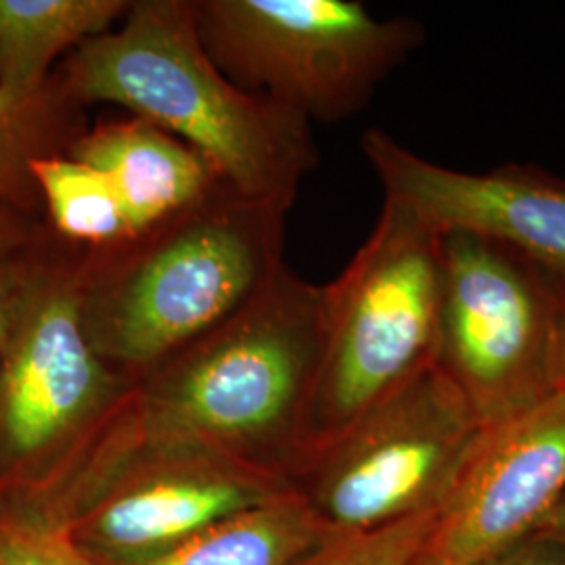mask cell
Returning <instances> with one entry per match:
<instances>
[{
  "label": "cell",
  "mask_w": 565,
  "mask_h": 565,
  "mask_svg": "<svg viewBox=\"0 0 565 565\" xmlns=\"http://www.w3.org/2000/svg\"><path fill=\"white\" fill-rule=\"evenodd\" d=\"M565 279L501 243L443 233L436 366L480 425L543 403Z\"/></svg>",
  "instance_id": "obj_8"
},
{
  "label": "cell",
  "mask_w": 565,
  "mask_h": 565,
  "mask_svg": "<svg viewBox=\"0 0 565 565\" xmlns=\"http://www.w3.org/2000/svg\"><path fill=\"white\" fill-rule=\"evenodd\" d=\"M471 406L427 366L289 473L321 536H348L436 513L476 438Z\"/></svg>",
  "instance_id": "obj_7"
},
{
  "label": "cell",
  "mask_w": 565,
  "mask_h": 565,
  "mask_svg": "<svg viewBox=\"0 0 565 565\" xmlns=\"http://www.w3.org/2000/svg\"><path fill=\"white\" fill-rule=\"evenodd\" d=\"M361 149L385 200L403 203L438 233L501 243L565 279V179L525 163L490 172L452 170L380 128L364 132Z\"/></svg>",
  "instance_id": "obj_11"
},
{
  "label": "cell",
  "mask_w": 565,
  "mask_h": 565,
  "mask_svg": "<svg viewBox=\"0 0 565 565\" xmlns=\"http://www.w3.org/2000/svg\"><path fill=\"white\" fill-rule=\"evenodd\" d=\"M553 390L565 392V291L555 331V352H553Z\"/></svg>",
  "instance_id": "obj_22"
},
{
  "label": "cell",
  "mask_w": 565,
  "mask_h": 565,
  "mask_svg": "<svg viewBox=\"0 0 565 565\" xmlns=\"http://www.w3.org/2000/svg\"><path fill=\"white\" fill-rule=\"evenodd\" d=\"M28 247L23 252H18V254L0 256V343H2V338H4L9 317H11V310H13V302H15L18 289H20Z\"/></svg>",
  "instance_id": "obj_21"
},
{
  "label": "cell",
  "mask_w": 565,
  "mask_h": 565,
  "mask_svg": "<svg viewBox=\"0 0 565 565\" xmlns=\"http://www.w3.org/2000/svg\"><path fill=\"white\" fill-rule=\"evenodd\" d=\"M82 258L49 228L25 252L0 343V494L57 490L137 398L86 333Z\"/></svg>",
  "instance_id": "obj_4"
},
{
  "label": "cell",
  "mask_w": 565,
  "mask_h": 565,
  "mask_svg": "<svg viewBox=\"0 0 565 565\" xmlns=\"http://www.w3.org/2000/svg\"><path fill=\"white\" fill-rule=\"evenodd\" d=\"M482 565H565V541L548 532H534Z\"/></svg>",
  "instance_id": "obj_19"
},
{
  "label": "cell",
  "mask_w": 565,
  "mask_h": 565,
  "mask_svg": "<svg viewBox=\"0 0 565 565\" xmlns=\"http://www.w3.org/2000/svg\"><path fill=\"white\" fill-rule=\"evenodd\" d=\"M41 231V226L30 223V216L0 202V256L23 252Z\"/></svg>",
  "instance_id": "obj_20"
},
{
  "label": "cell",
  "mask_w": 565,
  "mask_h": 565,
  "mask_svg": "<svg viewBox=\"0 0 565 565\" xmlns=\"http://www.w3.org/2000/svg\"><path fill=\"white\" fill-rule=\"evenodd\" d=\"M287 210L226 189L170 223L82 258V319L111 369L141 384L242 312L281 270Z\"/></svg>",
  "instance_id": "obj_2"
},
{
  "label": "cell",
  "mask_w": 565,
  "mask_h": 565,
  "mask_svg": "<svg viewBox=\"0 0 565 565\" xmlns=\"http://www.w3.org/2000/svg\"><path fill=\"white\" fill-rule=\"evenodd\" d=\"M0 565H88L55 505L0 494Z\"/></svg>",
  "instance_id": "obj_17"
},
{
  "label": "cell",
  "mask_w": 565,
  "mask_h": 565,
  "mask_svg": "<svg viewBox=\"0 0 565 565\" xmlns=\"http://www.w3.org/2000/svg\"><path fill=\"white\" fill-rule=\"evenodd\" d=\"M289 476L200 446L149 443L128 450L65 522L90 565L147 559L237 513L273 503Z\"/></svg>",
  "instance_id": "obj_9"
},
{
  "label": "cell",
  "mask_w": 565,
  "mask_h": 565,
  "mask_svg": "<svg viewBox=\"0 0 565 565\" xmlns=\"http://www.w3.org/2000/svg\"><path fill=\"white\" fill-rule=\"evenodd\" d=\"M564 492L565 392H555L478 429L411 565H482L539 532Z\"/></svg>",
  "instance_id": "obj_10"
},
{
  "label": "cell",
  "mask_w": 565,
  "mask_h": 565,
  "mask_svg": "<svg viewBox=\"0 0 565 565\" xmlns=\"http://www.w3.org/2000/svg\"><path fill=\"white\" fill-rule=\"evenodd\" d=\"M321 541V530L291 490L273 503L210 525L158 555L121 565H291Z\"/></svg>",
  "instance_id": "obj_14"
},
{
  "label": "cell",
  "mask_w": 565,
  "mask_h": 565,
  "mask_svg": "<svg viewBox=\"0 0 565 565\" xmlns=\"http://www.w3.org/2000/svg\"><path fill=\"white\" fill-rule=\"evenodd\" d=\"M539 532H548L553 536H559L565 541V492L564 497L559 499V503L553 509V513L548 515L545 525Z\"/></svg>",
  "instance_id": "obj_23"
},
{
  "label": "cell",
  "mask_w": 565,
  "mask_h": 565,
  "mask_svg": "<svg viewBox=\"0 0 565 565\" xmlns=\"http://www.w3.org/2000/svg\"><path fill=\"white\" fill-rule=\"evenodd\" d=\"M323 300V285L285 264L242 312L142 380V438L200 446L289 476L306 450Z\"/></svg>",
  "instance_id": "obj_3"
},
{
  "label": "cell",
  "mask_w": 565,
  "mask_h": 565,
  "mask_svg": "<svg viewBox=\"0 0 565 565\" xmlns=\"http://www.w3.org/2000/svg\"><path fill=\"white\" fill-rule=\"evenodd\" d=\"M436 513H425L380 530L329 536L291 565H411L419 555Z\"/></svg>",
  "instance_id": "obj_18"
},
{
  "label": "cell",
  "mask_w": 565,
  "mask_h": 565,
  "mask_svg": "<svg viewBox=\"0 0 565 565\" xmlns=\"http://www.w3.org/2000/svg\"><path fill=\"white\" fill-rule=\"evenodd\" d=\"M440 249L443 233L385 200L369 239L323 285V352L303 455L434 364Z\"/></svg>",
  "instance_id": "obj_5"
},
{
  "label": "cell",
  "mask_w": 565,
  "mask_h": 565,
  "mask_svg": "<svg viewBox=\"0 0 565 565\" xmlns=\"http://www.w3.org/2000/svg\"><path fill=\"white\" fill-rule=\"evenodd\" d=\"M84 130V107L63 90L57 76L32 97L0 88V202L32 218L42 210L32 162L67 153Z\"/></svg>",
  "instance_id": "obj_15"
},
{
  "label": "cell",
  "mask_w": 565,
  "mask_h": 565,
  "mask_svg": "<svg viewBox=\"0 0 565 565\" xmlns=\"http://www.w3.org/2000/svg\"><path fill=\"white\" fill-rule=\"evenodd\" d=\"M132 0H0V88L41 93L61 53L111 32Z\"/></svg>",
  "instance_id": "obj_13"
},
{
  "label": "cell",
  "mask_w": 565,
  "mask_h": 565,
  "mask_svg": "<svg viewBox=\"0 0 565 565\" xmlns=\"http://www.w3.org/2000/svg\"><path fill=\"white\" fill-rule=\"evenodd\" d=\"M67 156L97 168L114 182L132 237L179 218L228 189L202 153L137 116L86 126Z\"/></svg>",
  "instance_id": "obj_12"
},
{
  "label": "cell",
  "mask_w": 565,
  "mask_h": 565,
  "mask_svg": "<svg viewBox=\"0 0 565 565\" xmlns=\"http://www.w3.org/2000/svg\"><path fill=\"white\" fill-rule=\"evenodd\" d=\"M203 49L233 84L310 121L359 114L422 42L356 0H195Z\"/></svg>",
  "instance_id": "obj_6"
},
{
  "label": "cell",
  "mask_w": 565,
  "mask_h": 565,
  "mask_svg": "<svg viewBox=\"0 0 565 565\" xmlns=\"http://www.w3.org/2000/svg\"><path fill=\"white\" fill-rule=\"evenodd\" d=\"M63 90L118 105L202 153L231 191L291 210L319 163L310 121L228 81L203 49L195 0H132L111 32L63 61Z\"/></svg>",
  "instance_id": "obj_1"
},
{
  "label": "cell",
  "mask_w": 565,
  "mask_h": 565,
  "mask_svg": "<svg viewBox=\"0 0 565 565\" xmlns=\"http://www.w3.org/2000/svg\"><path fill=\"white\" fill-rule=\"evenodd\" d=\"M49 231L86 252L109 249L132 237L121 198L103 172L67 153L32 162Z\"/></svg>",
  "instance_id": "obj_16"
}]
</instances>
